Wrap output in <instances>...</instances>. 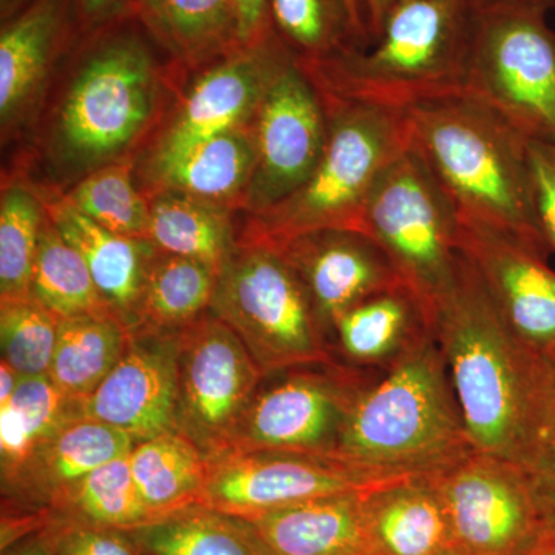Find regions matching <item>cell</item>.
Segmentation results:
<instances>
[{"label":"cell","mask_w":555,"mask_h":555,"mask_svg":"<svg viewBox=\"0 0 555 555\" xmlns=\"http://www.w3.org/2000/svg\"><path fill=\"white\" fill-rule=\"evenodd\" d=\"M278 38L301 64L338 56L367 40L346 0H269Z\"/></svg>","instance_id":"obj_33"},{"label":"cell","mask_w":555,"mask_h":555,"mask_svg":"<svg viewBox=\"0 0 555 555\" xmlns=\"http://www.w3.org/2000/svg\"><path fill=\"white\" fill-rule=\"evenodd\" d=\"M86 416L83 401L65 396L50 375L22 378L5 408L0 409V478L2 485L62 427Z\"/></svg>","instance_id":"obj_31"},{"label":"cell","mask_w":555,"mask_h":555,"mask_svg":"<svg viewBox=\"0 0 555 555\" xmlns=\"http://www.w3.org/2000/svg\"><path fill=\"white\" fill-rule=\"evenodd\" d=\"M61 318L33 298L0 299L2 361L22 378L50 374Z\"/></svg>","instance_id":"obj_38"},{"label":"cell","mask_w":555,"mask_h":555,"mask_svg":"<svg viewBox=\"0 0 555 555\" xmlns=\"http://www.w3.org/2000/svg\"><path fill=\"white\" fill-rule=\"evenodd\" d=\"M396 477L401 476L363 469L335 456L228 449L207 459L204 505L254 520L320 496L363 491Z\"/></svg>","instance_id":"obj_13"},{"label":"cell","mask_w":555,"mask_h":555,"mask_svg":"<svg viewBox=\"0 0 555 555\" xmlns=\"http://www.w3.org/2000/svg\"><path fill=\"white\" fill-rule=\"evenodd\" d=\"M434 335L473 448L525 469L546 408L547 353L511 332L465 258L434 309Z\"/></svg>","instance_id":"obj_1"},{"label":"cell","mask_w":555,"mask_h":555,"mask_svg":"<svg viewBox=\"0 0 555 555\" xmlns=\"http://www.w3.org/2000/svg\"><path fill=\"white\" fill-rule=\"evenodd\" d=\"M175 429L208 456L228 451L264 372L214 313L178 337Z\"/></svg>","instance_id":"obj_11"},{"label":"cell","mask_w":555,"mask_h":555,"mask_svg":"<svg viewBox=\"0 0 555 555\" xmlns=\"http://www.w3.org/2000/svg\"><path fill=\"white\" fill-rule=\"evenodd\" d=\"M528 555H555V539L547 537L545 542L540 543V545Z\"/></svg>","instance_id":"obj_49"},{"label":"cell","mask_w":555,"mask_h":555,"mask_svg":"<svg viewBox=\"0 0 555 555\" xmlns=\"http://www.w3.org/2000/svg\"><path fill=\"white\" fill-rule=\"evenodd\" d=\"M21 375L5 361H0V409L5 408L16 392Z\"/></svg>","instance_id":"obj_46"},{"label":"cell","mask_w":555,"mask_h":555,"mask_svg":"<svg viewBox=\"0 0 555 555\" xmlns=\"http://www.w3.org/2000/svg\"><path fill=\"white\" fill-rule=\"evenodd\" d=\"M79 3L87 24L98 25L129 9L130 0H79Z\"/></svg>","instance_id":"obj_43"},{"label":"cell","mask_w":555,"mask_h":555,"mask_svg":"<svg viewBox=\"0 0 555 555\" xmlns=\"http://www.w3.org/2000/svg\"><path fill=\"white\" fill-rule=\"evenodd\" d=\"M30 297L61 320L102 313L113 315L91 278L86 259L62 235L49 211L40 233Z\"/></svg>","instance_id":"obj_34"},{"label":"cell","mask_w":555,"mask_h":555,"mask_svg":"<svg viewBox=\"0 0 555 555\" xmlns=\"http://www.w3.org/2000/svg\"><path fill=\"white\" fill-rule=\"evenodd\" d=\"M145 195L150 201L149 240L158 250L221 270L238 244L232 210L173 190Z\"/></svg>","instance_id":"obj_28"},{"label":"cell","mask_w":555,"mask_h":555,"mask_svg":"<svg viewBox=\"0 0 555 555\" xmlns=\"http://www.w3.org/2000/svg\"><path fill=\"white\" fill-rule=\"evenodd\" d=\"M476 451L436 335L374 371L347 412L337 459L390 474H437Z\"/></svg>","instance_id":"obj_3"},{"label":"cell","mask_w":555,"mask_h":555,"mask_svg":"<svg viewBox=\"0 0 555 555\" xmlns=\"http://www.w3.org/2000/svg\"><path fill=\"white\" fill-rule=\"evenodd\" d=\"M406 116L412 147L460 217L502 230L550 257L537 219L525 134L466 91L416 104Z\"/></svg>","instance_id":"obj_2"},{"label":"cell","mask_w":555,"mask_h":555,"mask_svg":"<svg viewBox=\"0 0 555 555\" xmlns=\"http://www.w3.org/2000/svg\"><path fill=\"white\" fill-rule=\"evenodd\" d=\"M241 49L255 46L273 31L269 0H233Z\"/></svg>","instance_id":"obj_42"},{"label":"cell","mask_w":555,"mask_h":555,"mask_svg":"<svg viewBox=\"0 0 555 555\" xmlns=\"http://www.w3.org/2000/svg\"><path fill=\"white\" fill-rule=\"evenodd\" d=\"M129 9L188 68L210 67L241 49L233 0H130Z\"/></svg>","instance_id":"obj_26"},{"label":"cell","mask_w":555,"mask_h":555,"mask_svg":"<svg viewBox=\"0 0 555 555\" xmlns=\"http://www.w3.org/2000/svg\"><path fill=\"white\" fill-rule=\"evenodd\" d=\"M47 221L43 195L14 179L0 198V299L30 297L40 233Z\"/></svg>","instance_id":"obj_36"},{"label":"cell","mask_w":555,"mask_h":555,"mask_svg":"<svg viewBox=\"0 0 555 555\" xmlns=\"http://www.w3.org/2000/svg\"><path fill=\"white\" fill-rule=\"evenodd\" d=\"M460 254L500 318L529 349L555 347V272L547 258L502 230L460 217Z\"/></svg>","instance_id":"obj_16"},{"label":"cell","mask_w":555,"mask_h":555,"mask_svg":"<svg viewBox=\"0 0 555 555\" xmlns=\"http://www.w3.org/2000/svg\"><path fill=\"white\" fill-rule=\"evenodd\" d=\"M396 0H361V9H363L364 22H366L369 39H377L382 31L383 24L390 7Z\"/></svg>","instance_id":"obj_45"},{"label":"cell","mask_w":555,"mask_h":555,"mask_svg":"<svg viewBox=\"0 0 555 555\" xmlns=\"http://www.w3.org/2000/svg\"><path fill=\"white\" fill-rule=\"evenodd\" d=\"M2 555H51V553L42 535L36 534L7 547L2 551Z\"/></svg>","instance_id":"obj_47"},{"label":"cell","mask_w":555,"mask_h":555,"mask_svg":"<svg viewBox=\"0 0 555 555\" xmlns=\"http://www.w3.org/2000/svg\"><path fill=\"white\" fill-rule=\"evenodd\" d=\"M129 463L150 524L204 505L206 455L177 430L137 441Z\"/></svg>","instance_id":"obj_27"},{"label":"cell","mask_w":555,"mask_h":555,"mask_svg":"<svg viewBox=\"0 0 555 555\" xmlns=\"http://www.w3.org/2000/svg\"><path fill=\"white\" fill-rule=\"evenodd\" d=\"M179 335L130 332L119 363L86 401V416L134 441L175 429Z\"/></svg>","instance_id":"obj_18"},{"label":"cell","mask_w":555,"mask_h":555,"mask_svg":"<svg viewBox=\"0 0 555 555\" xmlns=\"http://www.w3.org/2000/svg\"><path fill=\"white\" fill-rule=\"evenodd\" d=\"M371 555H443L455 547L433 474L401 476L363 492Z\"/></svg>","instance_id":"obj_20"},{"label":"cell","mask_w":555,"mask_h":555,"mask_svg":"<svg viewBox=\"0 0 555 555\" xmlns=\"http://www.w3.org/2000/svg\"><path fill=\"white\" fill-rule=\"evenodd\" d=\"M64 196L76 210L109 232L149 240L150 201L134 184L130 159L91 171Z\"/></svg>","instance_id":"obj_37"},{"label":"cell","mask_w":555,"mask_h":555,"mask_svg":"<svg viewBox=\"0 0 555 555\" xmlns=\"http://www.w3.org/2000/svg\"><path fill=\"white\" fill-rule=\"evenodd\" d=\"M257 160L254 122L222 131L169 163L145 166V193L173 190L243 210Z\"/></svg>","instance_id":"obj_23"},{"label":"cell","mask_w":555,"mask_h":555,"mask_svg":"<svg viewBox=\"0 0 555 555\" xmlns=\"http://www.w3.org/2000/svg\"><path fill=\"white\" fill-rule=\"evenodd\" d=\"M372 372L332 361L264 375L229 449L337 455L347 412Z\"/></svg>","instance_id":"obj_10"},{"label":"cell","mask_w":555,"mask_h":555,"mask_svg":"<svg viewBox=\"0 0 555 555\" xmlns=\"http://www.w3.org/2000/svg\"><path fill=\"white\" fill-rule=\"evenodd\" d=\"M160 101L163 82L147 47L130 36L107 40L69 83L54 120V158L80 178L130 159L155 124Z\"/></svg>","instance_id":"obj_6"},{"label":"cell","mask_w":555,"mask_h":555,"mask_svg":"<svg viewBox=\"0 0 555 555\" xmlns=\"http://www.w3.org/2000/svg\"><path fill=\"white\" fill-rule=\"evenodd\" d=\"M545 16L473 10L465 91L526 138L555 142V31Z\"/></svg>","instance_id":"obj_9"},{"label":"cell","mask_w":555,"mask_h":555,"mask_svg":"<svg viewBox=\"0 0 555 555\" xmlns=\"http://www.w3.org/2000/svg\"><path fill=\"white\" fill-rule=\"evenodd\" d=\"M443 555H469V554L463 553V551L459 550V547H452V550H449L448 553H444Z\"/></svg>","instance_id":"obj_50"},{"label":"cell","mask_w":555,"mask_h":555,"mask_svg":"<svg viewBox=\"0 0 555 555\" xmlns=\"http://www.w3.org/2000/svg\"><path fill=\"white\" fill-rule=\"evenodd\" d=\"M467 0H396L372 49L299 64L324 96L403 109L465 91Z\"/></svg>","instance_id":"obj_4"},{"label":"cell","mask_w":555,"mask_h":555,"mask_svg":"<svg viewBox=\"0 0 555 555\" xmlns=\"http://www.w3.org/2000/svg\"><path fill=\"white\" fill-rule=\"evenodd\" d=\"M321 96L328 127L315 171L283 203L246 217L238 241L278 247L312 230H360L379 175L411 145L403 109Z\"/></svg>","instance_id":"obj_5"},{"label":"cell","mask_w":555,"mask_h":555,"mask_svg":"<svg viewBox=\"0 0 555 555\" xmlns=\"http://www.w3.org/2000/svg\"><path fill=\"white\" fill-rule=\"evenodd\" d=\"M363 492L320 496L250 521L273 555H371Z\"/></svg>","instance_id":"obj_24"},{"label":"cell","mask_w":555,"mask_h":555,"mask_svg":"<svg viewBox=\"0 0 555 555\" xmlns=\"http://www.w3.org/2000/svg\"><path fill=\"white\" fill-rule=\"evenodd\" d=\"M50 521L133 529L150 524L139 499L129 455L105 463L65 491L47 511Z\"/></svg>","instance_id":"obj_35"},{"label":"cell","mask_w":555,"mask_h":555,"mask_svg":"<svg viewBox=\"0 0 555 555\" xmlns=\"http://www.w3.org/2000/svg\"><path fill=\"white\" fill-rule=\"evenodd\" d=\"M470 9L486 10H524L546 14L555 10V0H467Z\"/></svg>","instance_id":"obj_44"},{"label":"cell","mask_w":555,"mask_h":555,"mask_svg":"<svg viewBox=\"0 0 555 555\" xmlns=\"http://www.w3.org/2000/svg\"><path fill=\"white\" fill-rule=\"evenodd\" d=\"M210 312L266 375L337 361L301 280L268 244L238 241L219 270Z\"/></svg>","instance_id":"obj_7"},{"label":"cell","mask_w":555,"mask_h":555,"mask_svg":"<svg viewBox=\"0 0 555 555\" xmlns=\"http://www.w3.org/2000/svg\"><path fill=\"white\" fill-rule=\"evenodd\" d=\"M433 476L463 553L528 555L550 537L528 476L516 463L473 451Z\"/></svg>","instance_id":"obj_12"},{"label":"cell","mask_w":555,"mask_h":555,"mask_svg":"<svg viewBox=\"0 0 555 555\" xmlns=\"http://www.w3.org/2000/svg\"><path fill=\"white\" fill-rule=\"evenodd\" d=\"M51 221L86 259L105 306L130 332L138 327L139 302L158 248L150 240L109 232L76 210L64 193L43 196Z\"/></svg>","instance_id":"obj_21"},{"label":"cell","mask_w":555,"mask_h":555,"mask_svg":"<svg viewBox=\"0 0 555 555\" xmlns=\"http://www.w3.org/2000/svg\"><path fill=\"white\" fill-rule=\"evenodd\" d=\"M346 2L347 5H349L350 13H352L353 20H356L358 27L364 31V35H366L369 39L366 22H364L363 9H361V0H346Z\"/></svg>","instance_id":"obj_48"},{"label":"cell","mask_w":555,"mask_h":555,"mask_svg":"<svg viewBox=\"0 0 555 555\" xmlns=\"http://www.w3.org/2000/svg\"><path fill=\"white\" fill-rule=\"evenodd\" d=\"M294 57L272 31L215 62L196 80L145 166L169 163L222 131L254 122L273 80Z\"/></svg>","instance_id":"obj_15"},{"label":"cell","mask_w":555,"mask_h":555,"mask_svg":"<svg viewBox=\"0 0 555 555\" xmlns=\"http://www.w3.org/2000/svg\"><path fill=\"white\" fill-rule=\"evenodd\" d=\"M360 230L377 241L401 280L425 299L434 315L462 272L460 215L412 145L379 175Z\"/></svg>","instance_id":"obj_8"},{"label":"cell","mask_w":555,"mask_h":555,"mask_svg":"<svg viewBox=\"0 0 555 555\" xmlns=\"http://www.w3.org/2000/svg\"><path fill=\"white\" fill-rule=\"evenodd\" d=\"M145 555H273L247 518L206 505L133 529Z\"/></svg>","instance_id":"obj_30"},{"label":"cell","mask_w":555,"mask_h":555,"mask_svg":"<svg viewBox=\"0 0 555 555\" xmlns=\"http://www.w3.org/2000/svg\"><path fill=\"white\" fill-rule=\"evenodd\" d=\"M550 390L534 447L525 466L547 535L555 539V347L550 350Z\"/></svg>","instance_id":"obj_39"},{"label":"cell","mask_w":555,"mask_h":555,"mask_svg":"<svg viewBox=\"0 0 555 555\" xmlns=\"http://www.w3.org/2000/svg\"><path fill=\"white\" fill-rule=\"evenodd\" d=\"M218 273L207 262L159 250L150 264L134 331L181 334L210 312Z\"/></svg>","instance_id":"obj_29"},{"label":"cell","mask_w":555,"mask_h":555,"mask_svg":"<svg viewBox=\"0 0 555 555\" xmlns=\"http://www.w3.org/2000/svg\"><path fill=\"white\" fill-rule=\"evenodd\" d=\"M134 443L127 434L89 416L69 423L2 485V513L47 514L72 486L105 463L129 455Z\"/></svg>","instance_id":"obj_19"},{"label":"cell","mask_w":555,"mask_h":555,"mask_svg":"<svg viewBox=\"0 0 555 555\" xmlns=\"http://www.w3.org/2000/svg\"><path fill=\"white\" fill-rule=\"evenodd\" d=\"M5 2H7V0H2V3H5Z\"/></svg>","instance_id":"obj_51"},{"label":"cell","mask_w":555,"mask_h":555,"mask_svg":"<svg viewBox=\"0 0 555 555\" xmlns=\"http://www.w3.org/2000/svg\"><path fill=\"white\" fill-rule=\"evenodd\" d=\"M433 332L425 299L401 281L347 310L332 331V349L347 366L385 371Z\"/></svg>","instance_id":"obj_22"},{"label":"cell","mask_w":555,"mask_h":555,"mask_svg":"<svg viewBox=\"0 0 555 555\" xmlns=\"http://www.w3.org/2000/svg\"><path fill=\"white\" fill-rule=\"evenodd\" d=\"M273 248L301 280L331 345L335 323L347 310L403 281L386 251L363 230H312Z\"/></svg>","instance_id":"obj_17"},{"label":"cell","mask_w":555,"mask_h":555,"mask_svg":"<svg viewBox=\"0 0 555 555\" xmlns=\"http://www.w3.org/2000/svg\"><path fill=\"white\" fill-rule=\"evenodd\" d=\"M129 341V328L109 313L65 318L50 378L65 396L86 401L119 363Z\"/></svg>","instance_id":"obj_32"},{"label":"cell","mask_w":555,"mask_h":555,"mask_svg":"<svg viewBox=\"0 0 555 555\" xmlns=\"http://www.w3.org/2000/svg\"><path fill=\"white\" fill-rule=\"evenodd\" d=\"M51 555H145L133 531L50 521L39 532Z\"/></svg>","instance_id":"obj_40"},{"label":"cell","mask_w":555,"mask_h":555,"mask_svg":"<svg viewBox=\"0 0 555 555\" xmlns=\"http://www.w3.org/2000/svg\"><path fill=\"white\" fill-rule=\"evenodd\" d=\"M62 25L61 0H38L0 35V124L20 126L49 76Z\"/></svg>","instance_id":"obj_25"},{"label":"cell","mask_w":555,"mask_h":555,"mask_svg":"<svg viewBox=\"0 0 555 555\" xmlns=\"http://www.w3.org/2000/svg\"><path fill=\"white\" fill-rule=\"evenodd\" d=\"M529 171L540 230L555 254V142L528 139Z\"/></svg>","instance_id":"obj_41"},{"label":"cell","mask_w":555,"mask_h":555,"mask_svg":"<svg viewBox=\"0 0 555 555\" xmlns=\"http://www.w3.org/2000/svg\"><path fill=\"white\" fill-rule=\"evenodd\" d=\"M327 109L297 57L273 80L254 119L257 160L243 211L262 214L301 189L327 141Z\"/></svg>","instance_id":"obj_14"}]
</instances>
